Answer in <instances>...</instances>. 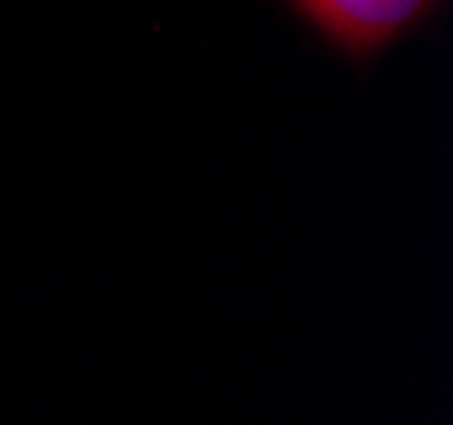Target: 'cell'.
<instances>
[{
    "mask_svg": "<svg viewBox=\"0 0 453 425\" xmlns=\"http://www.w3.org/2000/svg\"><path fill=\"white\" fill-rule=\"evenodd\" d=\"M295 4L345 48L365 51L393 37L399 27H406L430 0H295Z\"/></svg>",
    "mask_w": 453,
    "mask_h": 425,
    "instance_id": "cell-1",
    "label": "cell"
}]
</instances>
